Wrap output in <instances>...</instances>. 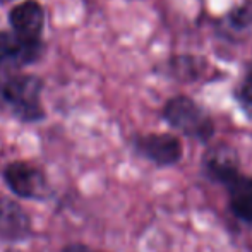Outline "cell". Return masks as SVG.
<instances>
[{"mask_svg": "<svg viewBox=\"0 0 252 252\" xmlns=\"http://www.w3.org/2000/svg\"><path fill=\"white\" fill-rule=\"evenodd\" d=\"M45 81L33 72H0V113L23 126L45 122Z\"/></svg>", "mask_w": 252, "mask_h": 252, "instance_id": "1", "label": "cell"}, {"mask_svg": "<svg viewBox=\"0 0 252 252\" xmlns=\"http://www.w3.org/2000/svg\"><path fill=\"white\" fill-rule=\"evenodd\" d=\"M159 119L179 136L208 146L216 136V120L189 94H173L163 103Z\"/></svg>", "mask_w": 252, "mask_h": 252, "instance_id": "2", "label": "cell"}, {"mask_svg": "<svg viewBox=\"0 0 252 252\" xmlns=\"http://www.w3.org/2000/svg\"><path fill=\"white\" fill-rule=\"evenodd\" d=\"M0 179L17 199L47 202L53 197V187L47 170L30 159L7 161L0 168Z\"/></svg>", "mask_w": 252, "mask_h": 252, "instance_id": "3", "label": "cell"}, {"mask_svg": "<svg viewBox=\"0 0 252 252\" xmlns=\"http://www.w3.org/2000/svg\"><path fill=\"white\" fill-rule=\"evenodd\" d=\"M129 148L137 158L156 168H172L184 159V144L173 132H134L129 136Z\"/></svg>", "mask_w": 252, "mask_h": 252, "instance_id": "4", "label": "cell"}, {"mask_svg": "<svg viewBox=\"0 0 252 252\" xmlns=\"http://www.w3.org/2000/svg\"><path fill=\"white\" fill-rule=\"evenodd\" d=\"M45 40H33L14 30H0V72H19L36 65L47 55Z\"/></svg>", "mask_w": 252, "mask_h": 252, "instance_id": "5", "label": "cell"}, {"mask_svg": "<svg viewBox=\"0 0 252 252\" xmlns=\"http://www.w3.org/2000/svg\"><path fill=\"white\" fill-rule=\"evenodd\" d=\"M36 235L34 221L30 211L17 201L0 192V242L17 246Z\"/></svg>", "mask_w": 252, "mask_h": 252, "instance_id": "6", "label": "cell"}, {"mask_svg": "<svg viewBox=\"0 0 252 252\" xmlns=\"http://www.w3.org/2000/svg\"><path fill=\"white\" fill-rule=\"evenodd\" d=\"M9 28L33 40H45L47 9L40 0H23L7 12Z\"/></svg>", "mask_w": 252, "mask_h": 252, "instance_id": "7", "label": "cell"}, {"mask_svg": "<svg viewBox=\"0 0 252 252\" xmlns=\"http://www.w3.org/2000/svg\"><path fill=\"white\" fill-rule=\"evenodd\" d=\"M209 69V62L202 55L194 53H173L159 63L156 72L175 83L192 84L199 81Z\"/></svg>", "mask_w": 252, "mask_h": 252, "instance_id": "8", "label": "cell"}, {"mask_svg": "<svg viewBox=\"0 0 252 252\" xmlns=\"http://www.w3.org/2000/svg\"><path fill=\"white\" fill-rule=\"evenodd\" d=\"M232 100L244 119L252 122V60L244 65L242 74L232 90Z\"/></svg>", "mask_w": 252, "mask_h": 252, "instance_id": "9", "label": "cell"}, {"mask_svg": "<svg viewBox=\"0 0 252 252\" xmlns=\"http://www.w3.org/2000/svg\"><path fill=\"white\" fill-rule=\"evenodd\" d=\"M223 23L235 33H242L252 28V2H244L233 5L223 16Z\"/></svg>", "mask_w": 252, "mask_h": 252, "instance_id": "10", "label": "cell"}, {"mask_svg": "<svg viewBox=\"0 0 252 252\" xmlns=\"http://www.w3.org/2000/svg\"><path fill=\"white\" fill-rule=\"evenodd\" d=\"M60 252H106V251L94 249V247L88 246L84 242H69L60 249Z\"/></svg>", "mask_w": 252, "mask_h": 252, "instance_id": "11", "label": "cell"}, {"mask_svg": "<svg viewBox=\"0 0 252 252\" xmlns=\"http://www.w3.org/2000/svg\"><path fill=\"white\" fill-rule=\"evenodd\" d=\"M16 0H0V5H7V3H12Z\"/></svg>", "mask_w": 252, "mask_h": 252, "instance_id": "12", "label": "cell"}, {"mask_svg": "<svg viewBox=\"0 0 252 252\" xmlns=\"http://www.w3.org/2000/svg\"><path fill=\"white\" fill-rule=\"evenodd\" d=\"M3 252H23V251H19V249H12V247H9V249H5Z\"/></svg>", "mask_w": 252, "mask_h": 252, "instance_id": "13", "label": "cell"}]
</instances>
